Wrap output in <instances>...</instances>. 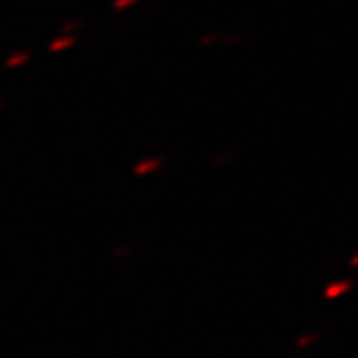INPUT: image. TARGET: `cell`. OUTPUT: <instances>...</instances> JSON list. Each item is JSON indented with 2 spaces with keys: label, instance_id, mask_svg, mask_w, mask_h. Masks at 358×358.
<instances>
[{
  "label": "cell",
  "instance_id": "obj_1",
  "mask_svg": "<svg viewBox=\"0 0 358 358\" xmlns=\"http://www.w3.org/2000/svg\"><path fill=\"white\" fill-rule=\"evenodd\" d=\"M348 289H350V283H337V285H332V287L326 289V296H328V298H337L339 294H343V292H348Z\"/></svg>",
  "mask_w": 358,
  "mask_h": 358
},
{
  "label": "cell",
  "instance_id": "obj_2",
  "mask_svg": "<svg viewBox=\"0 0 358 358\" xmlns=\"http://www.w3.org/2000/svg\"><path fill=\"white\" fill-rule=\"evenodd\" d=\"M29 57L27 55H15V57H11L9 61H7V67H15V65H20V63H24Z\"/></svg>",
  "mask_w": 358,
  "mask_h": 358
},
{
  "label": "cell",
  "instance_id": "obj_3",
  "mask_svg": "<svg viewBox=\"0 0 358 358\" xmlns=\"http://www.w3.org/2000/svg\"><path fill=\"white\" fill-rule=\"evenodd\" d=\"M71 43H73L71 39H59V41H55L52 45H50V50H63V48H67Z\"/></svg>",
  "mask_w": 358,
  "mask_h": 358
},
{
  "label": "cell",
  "instance_id": "obj_4",
  "mask_svg": "<svg viewBox=\"0 0 358 358\" xmlns=\"http://www.w3.org/2000/svg\"><path fill=\"white\" fill-rule=\"evenodd\" d=\"M132 3H134V0H117V3H115V7H117V9H123V7L132 5Z\"/></svg>",
  "mask_w": 358,
  "mask_h": 358
}]
</instances>
